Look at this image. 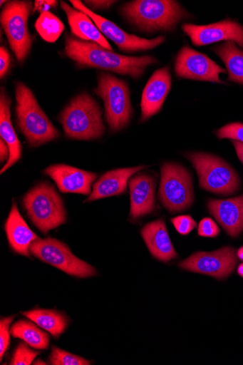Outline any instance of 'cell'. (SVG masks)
<instances>
[{
    "mask_svg": "<svg viewBox=\"0 0 243 365\" xmlns=\"http://www.w3.org/2000/svg\"><path fill=\"white\" fill-rule=\"evenodd\" d=\"M58 5L57 1H36L33 9V13L39 12L41 14L49 11L51 9H56Z\"/></svg>",
    "mask_w": 243,
    "mask_h": 365,
    "instance_id": "cell-36",
    "label": "cell"
},
{
    "mask_svg": "<svg viewBox=\"0 0 243 365\" xmlns=\"http://www.w3.org/2000/svg\"><path fill=\"white\" fill-rule=\"evenodd\" d=\"M237 263L235 250L224 247L211 252H195L179 265L184 270L223 280L233 273Z\"/></svg>",
    "mask_w": 243,
    "mask_h": 365,
    "instance_id": "cell-11",
    "label": "cell"
},
{
    "mask_svg": "<svg viewBox=\"0 0 243 365\" xmlns=\"http://www.w3.org/2000/svg\"><path fill=\"white\" fill-rule=\"evenodd\" d=\"M122 15L138 29L154 33L171 31L189 14L172 0H135L121 8Z\"/></svg>",
    "mask_w": 243,
    "mask_h": 365,
    "instance_id": "cell-2",
    "label": "cell"
},
{
    "mask_svg": "<svg viewBox=\"0 0 243 365\" xmlns=\"http://www.w3.org/2000/svg\"><path fill=\"white\" fill-rule=\"evenodd\" d=\"M237 274L239 277L243 278V263H241L237 268Z\"/></svg>",
    "mask_w": 243,
    "mask_h": 365,
    "instance_id": "cell-40",
    "label": "cell"
},
{
    "mask_svg": "<svg viewBox=\"0 0 243 365\" xmlns=\"http://www.w3.org/2000/svg\"><path fill=\"white\" fill-rule=\"evenodd\" d=\"M31 10V1L14 0L6 3L0 17L10 47L21 63L28 57L32 46L28 27Z\"/></svg>",
    "mask_w": 243,
    "mask_h": 365,
    "instance_id": "cell-9",
    "label": "cell"
},
{
    "mask_svg": "<svg viewBox=\"0 0 243 365\" xmlns=\"http://www.w3.org/2000/svg\"><path fill=\"white\" fill-rule=\"evenodd\" d=\"M66 55L81 68L108 71L134 79L143 76L148 66L156 63L152 56H127L103 48L98 44L67 36L65 41Z\"/></svg>",
    "mask_w": 243,
    "mask_h": 365,
    "instance_id": "cell-1",
    "label": "cell"
},
{
    "mask_svg": "<svg viewBox=\"0 0 243 365\" xmlns=\"http://www.w3.org/2000/svg\"><path fill=\"white\" fill-rule=\"evenodd\" d=\"M11 99L2 88L0 94V136L9 145L10 158L1 170L4 174L21 158L22 146L11 122Z\"/></svg>",
    "mask_w": 243,
    "mask_h": 365,
    "instance_id": "cell-21",
    "label": "cell"
},
{
    "mask_svg": "<svg viewBox=\"0 0 243 365\" xmlns=\"http://www.w3.org/2000/svg\"><path fill=\"white\" fill-rule=\"evenodd\" d=\"M101 115L94 98L83 93L72 99L61 113L59 121L68 138L89 141L100 138L105 133Z\"/></svg>",
    "mask_w": 243,
    "mask_h": 365,
    "instance_id": "cell-4",
    "label": "cell"
},
{
    "mask_svg": "<svg viewBox=\"0 0 243 365\" xmlns=\"http://www.w3.org/2000/svg\"><path fill=\"white\" fill-rule=\"evenodd\" d=\"M53 365H90L91 362L81 356L73 354L56 346L52 347L49 358Z\"/></svg>",
    "mask_w": 243,
    "mask_h": 365,
    "instance_id": "cell-28",
    "label": "cell"
},
{
    "mask_svg": "<svg viewBox=\"0 0 243 365\" xmlns=\"http://www.w3.org/2000/svg\"><path fill=\"white\" fill-rule=\"evenodd\" d=\"M18 125L29 144L37 148L60 137L58 130L39 106L36 96L23 83L16 85Z\"/></svg>",
    "mask_w": 243,
    "mask_h": 365,
    "instance_id": "cell-3",
    "label": "cell"
},
{
    "mask_svg": "<svg viewBox=\"0 0 243 365\" xmlns=\"http://www.w3.org/2000/svg\"><path fill=\"white\" fill-rule=\"evenodd\" d=\"M14 317L4 318L0 322V359L4 358L10 345L11 324Z\"/></svg>",
    "mask_w": 243,
    "mask_h": 365,
    "instance_id": "cell-31",
    "label": "cell"
},
{
    "mask_svg": "<svg viewBox=\"0 0 243 365\" xmlns=\"http://www.w3.org/2000/svg\"><path fill=\"white\" fill-rule=\"evenodd\" d=\"M182 28L195 46L232 41L243 48V26L231 19L208 25L185 24Z\"/></svg>",
    "mask_w": 243,
    "mask_h": 365,
    "instance_id": "cell-14",
    "label": "cell"
},
{
    "mask_svg": "<svg viewBox=\"0 0 243 365\" xmlns=\"http://www.w3.org/2000/svg\"><path fill=\"white\" fill-rule=\"evenodd\" d=\"M170 221L178 233L182 236L188 235L197 226V222L190 215L178 216Z\"/></svg>",
    "mask_w": 243,
    "mask_h": 365,
    "instance_id": "cell-32",
    "label": "cell"
},
{
    "mask_svg": "<svg viewBox=\"0 0 243 365\" xmlns=\"http://www.w3.org/2000/svg\"><path fill=\"white\" fill-rule=\"evenodd\" d=\"M185 156L193 165L202 189L222 195H232L239 190V176L223 159L196 152L186 153Z\"/></svg>",
    "mask_w": 243,
    "mask_h": 365,
    "instance_id": "cell-6",
    "label": "cell"
},
{
    "mask_svg": "<svg viewBox=\"0 0 243 365\" xmlns=\"http://www.w3.org/2000/svg\"><path fill=\"white\" fill-rule=\"evenodd\" d=\"M44 174L51 178L61 192L91 195V186L96 180L95 173L83 171L71 165L56 164L51 165Z\"/></svg>",
    "mask_w": 243,
    "mask_h": 365,
    "instance_id": "cell-15",
    "label": "cell"
},
{
    "mask_svg": "<svg viewBox=\"0 0 243 365\" xmlns=\"http://www.w3.org/2000/svg\"><path fill=\"white\" fill-rule=\"evenodd\" d=\"M94 93L104 103L105 118L110 130L118 132L125 128L133 114L128 83L108 73H100Z\"/></svg>",
    "mask_w": 243,
    "mask_h": 365,
    "instance_id": "cell-7",
    "label": "cell"
},
{
    "mask_svg": "<svg viewBox=\"0 0 243 365\" xmlns=\"http://www.w3.org/2000/svg\"><path fill=\"white\" fill-rule=\"evenodd\" d=\"M71 3L76 9L86 14L95 24L101 34L113 41L122 51L131 53L152 50L165 41L164 36L148 40L130 35L115 23L89 10L82 2L71 0Z\"/></svg>",
    "mask_w": 243,
    "mask_h": 365,
    "instance_id": "cell-13",
    "label": "cell"
},
{
    "mask_svg": "<svg viewBox=\"0 0 243 365\" xmlns=\"http://www.w3.org/2000/svg\"><path fill=\"white\" fill-rule=\"evenodd\" d=\"M33 364H46V363L41 360H38L37 361L33 362Z\"/></svg>",
    "mask_w": 243,
    "mask_h": 365,
    "instance_id": "cell-41",
    "label": "cell"
},
{
    "mask_svg": "<svg viewBox=\"0 0 243 365\" xmlns=\"http://www.w3.org/2000/svg\"><path fill=\"white\" fill-rule=\"evenodd\" d=\"M5 230L11 248L18 254L29 257L31 245L39 238L24 221L15 202L6 220Z\"/></svg>",
    "mask_w": 243,
    "mask_h": 365,
    "instance_id": "cell-22",
    "label": "cell"
},
{
    "mask_svg": "<svg viewBox=\"0 0 243 365\" xmlns=\"http://www.w3.org/2000/svg\"><path fill=\"white\" fill-rule=\"evenodd\" d=\"M216 135L219 140L229 139L243 143V123H229L219 128Z\"/></svg>",
    "mask_w": 243,
    "mask_h": 365,
    "instance_id": "cell-29",
    "label": "cell"
},
{
    "mask_svg": "<svg viewBox=\"0 0 243 365\" xmlns=\"http://www.w3.org/2000/svg\"><path fill=\"white\" fill-rule=\"evenodd\" d=\"M10 158V150L7 143L3 140H0V162L4 163L9 160Z\"/></svg>",
    "mask_w": 243,
    "mask_h": 365,
    "instance_id": "cell-37",
    "label": "cell"
},
{
    "mask_svg": "<svg viewBox=\"0 0 243 365\" xmlns=\"http://www.w3.org/2000/svg\"><path fill=\"white\" fill-rule=\"evenodd\" d=\"M197 232L200 237L215 238L220 234V229L214 220L205 217L199 223Z\"/></svg>",
    "mask_w": 243,
    "mask_h": 365,
    "instance_id": "cell-33",
    "label": "cell"
},
{
    "mask_svg": "<svg viewBox=\"0 0 243 365\" xmlns=\"http://www.w3.org/2000/svg\"><path fill=\"white\" fill-rule=\"evenodd\" d=\"M36 28L41 38L48 42H56L64 29L61 20L50 11L41 14L36 24Z\"/></svg>",
    "mask_w": 243,
    "mask_h": 365,
    "instance_id": "cell-27",
    "label": "cell"
},
{
    "mask_svg": "<svg viewBox=\"0 0 243 365\" xmlns=\"http://www.w3.org/2000/svg\"><path fill=\"white\" fill-rule=\"evenodd\" d=\"M38 327L32 321L20 320L12 326L11 334L33 349H48L49 336Z\"/></svg>",
    "mask_w": 243,
    "mask_h": 365,
    "instance_id": "cell-26",
    "label": "cell"
},
{
    "mask_svg": "<svg viewBox=\"0 0 243 365\" xmlns=\"http://www.w3.org/2000/svg\"><path fill=\"white\" fill-rule=\"evenodd\" d=\"M23 204L31 222L43 234L66 221L62 199L48 182H43L31 189L24 196Z\"/></svg>",
    "mask_w": 243,
    "mask_h": 365,
    "instance_id": "cell-5",
    "label": "cell"
},
{
    "mask_svg": "<svg viewBox=\"0 0 243 365\" xmlns=\"http://www.w3.org/2000/svg\"><path fill=\"white\" fill-rule=\"evenodd\" d=\"M155 185L154 179L147 175H137L130 179V218H140L155 210Z\"/></svg>",
    "mask_w": 243,
    "mask_h": 365,
    "instance_id": "cell-18",
    "label": "cell"
},
{
    "mask_svg": "<svg viewBox=\"0 0 243 365\" xmlns=\"http://www.w3.org/2000/svg\"><path fill=\"white\" fill-rule=\"evenodd\" d=\"M61 7L67 16L69 26L75 36L80 40L95 43L103 48L113 51L110 44L86 14L63 1L61 2Z\"/></svg>",
    "mask_w": 243,
    "mask_h": 365,
    "instance_id": "cell-23",
    "label": "cell"
},
{
    "mask_svg": "<svg viewBox=\"0 0 243 365\" xmlns=\"http://www.w3.org/2000/svg\"><path fill=\"white\" fill-rule=\"evenodd\" d=\"M175 71L180 78L226 84L220 79V75L227 73V70L188 46H183L179 52Z\"/></svg>",
    "mask_w": 243,
    "mask_h": 365,
    "instance_id": "cell-12",
    "label": "cell"
},
{
    "mask_svg": "<svg viewBox=\"0 0 243 365\" xmlns=\"http://www.w3.org/2000/svg\"><path fill=\"white\" fill-rule=\"evenodd\" d=\"M172 85L168 66L157 70L148 82L142 97L141 122H145L162 108Z\"/></svg>",
    "mask_w": 243,
    "mask_h": 365,
    "instance_id": "cell-16",
    "label": "cell"
},
{
    "mask_svg": "<svg viewBox=\"0 0 243 365\" xmlns=\"http://www.w3.org/2000/svg\"><path fill=\"white\" fill-rule=\"evenodd\" d=\"M207 209L220 225L232 238L237 237L243 230V195L217 200L211 199Z\"/></svg>",
    "mask_w": 243,
    "mask_h": 365,
    "instance_id": "cell-17",
    "label": "cell"
},
{
    "mask_svg": "<svg viewBox=\"0 0 243 365\" xmlns=\"http://www.w3.org/2000/svg\"><path fill=\"white\" fill-rule=\"evenodd\" d=\"M23 315L48 331L56 339L64 333L68 324L67 317L54 310L36 309L24 312Z\"/></svg>",
    "mask_w": 243,
    "mask_h": 365,
    "instance_id": "cell-25",
    "label": "cell"
},
{
    "mask_svg": "<svg viewBox=\"0 0 243 365\" xmlns=\"http://www.w3.org/2000/svg\"><path fill=\"white\" fill-rule=\"evenodd\" d=\"M142 236L150 253L158 260L168 262L177 257L163 220L147 224L142 230Z\"/></svg>",
    "mask_w": 243,
    "mask_h": 365,
    "instance_id": "cell-20",
    "label": "cell"
},
{
    "mask_svg": "<svg viewBox=\"0 0 243 365\" xmlns=\"http://www.w3.org/2000/svg\"><path fill=\"white\" fill-rule=\"evenodd\" d=\"M30 253L68 275L88 278L96 275L91 264L75 256L65 244L52 238L38 239L29 249Z\"/></svg>",
    "mask_w": 243,
    "mask_h": 365,
    "instance_id": "cell-10",
    "label": "cell"
},
{
    "mask_svg": "<svg viewBox=\"0 0 243 365\" xmlns=\"http://www.w3.org/2000/svg\"><path fill=\"white\" fill-rule=\"evenodd\" d=\"M11 57L8 50L4 48H0V78L3 79L8 73L10 69Z\"/></svg>",
    "mask_w": 243,
    "mask_h": 365,
    "instance_id": "cell-34",
    "label": "cell"
},
{
    "mask_svg": "<svg viewBox=\"0 0 243 365\" xmlns=\"http://www.w3.org/2000/svg\"><path fill=\"white\" fill-rule=\"evenodd\" d=\"M38 355L39 352L30 349L25 344L21 343L16 348L10 364L30 365Z\"/></svg>",
    "mask_w": 243,
    "mask_h": 365,
    "instance_id": "cell-30",
    "label": "cell"
},
{
    "mask_svg": "<svg viewBox=\"0 0 243 365\" xmlns=\"http://www.w3.org/2000/svg\"><path fill=\"white\" fill-rule=\"evenodd\" d=\"M148 168L146 165L118 169L104 174L93 187V191L86 202H94L98 199L123 194L127 187L129 179L138 172Z\"/></svg>",
    "mask_w": 243,
    "mask_h": 365,
    "instance_id": "cell-19",
    "label": "cell"
},
{
    "mask_svg": "<svg viewBox=\"0 0 243 365\" xmlns=\"http://www.w3.org/2000/svg\"><path fill=\"white\" fill-rule=\"evenodd\" d=\"M159 199L170 213L176 214L189 209L194 201L190 173L175 163H165L161 167Z\"/></svg>",
    "mask_w": 243,
    "mask_h": 365,
    "instance_id": "cell-8",
    "label": "cell"
},
{
    "mask_svg": "<svg viewBox=\"0 0 243 365\" xmlns=\"http://www.w3.org/2000/svg\"><path fill=\"white\" fill-rule=\"evenodd\" d=\"M226 66L228 80L243 85V51L236 43L227 41L212 48Z\"/></svg>",
    "mask_w": 243,
    "mask_h": 365,
    "instance_id": "cell-24",
    "label": "cell"
},
{
    "mask_svg": "<svg viewBox=\"0 0 243 365\" xmlns=\"http://www.w3.org/2000/svg\"><path fill=\"white\" fill-rule=\"evenodd\" d=\"M116 2L111 0H87L85 1L86 7L91 11L93 10H106L110 9Z\"/></svg>",
    "mask_w": 243,
    "mask_h": 365,
    "instance_id": "cell-35",
    "label": "cell"
},
{
    "mask_svg": "<svg viewBox=\"0 0 243 365\" xmlns=\"http://www.w3.org/2000/svg\"><path fill=\"white\" fill-rule=\"evenodd\" d=\"M237 256L240 260L243 261V246L238 250Z\"/></svg>",
    "mask_w": 243,
    "mask_h": 365,
    "instance_id": "cell-39",
    "label": "cell"
},
{
    "mask_svg": "<svg viewBox=\"0 0 243 365\" xmlns=\"http://www.w3.org/2000/svg\"><path fill=\"white\" fill-rule=\"evenodd\" d=\"M232 143L235 148L237 157L243 164V143L235 140H232Z\"/></svg>",
    "mask_w": 243,
    "mask_h": 365,
    "instance_id": "cell-38",
    "label": "cell"
}]
</instances>
